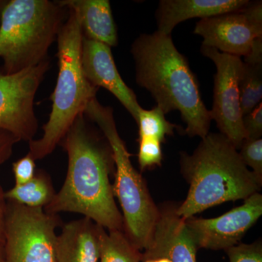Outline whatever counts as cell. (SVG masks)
Wrapping results in <instances>:
<instances>
[{"mask_svg":"<svg viewBox=\"0 0 262 262\" xmlns=\"http://www.w3.org/2000/svg\"><path fill=\"white\" fill-rule=\"evenodd\" d=\"M177 206L176 203H167L160 207L152 239L143 251L142 259L165 257L171 262H196L195 239L185 220L177 214Z\"/></svg>","mask_w":262,"mask_h":262,"instance_id":"obj_13","label":"cell"},{"mask_svg":"<svg viewBox=\"0 0 262 262\" xmlns=\"http://www.w3.org/2000/svg\"><path fill=\"white\" fill-rule=\"evenodd\" d=\"M229 262H262L261 239L251 244H239L225 250Z\"/></svg>","mask_w":262,"mask_h":262,"instance_id":"obj_23","label":"cell"},{"mask_svg":"<svg viewBox=\"0 0 262 262\" xmlns=\"http://www.w3.org/2000/svg\"><path fill=\"white\" fill-rule=\"evenodd\" d=\"M67 10L68 17L56 39L58 74L51 97V113L42 127V136L29 142V154L35 160L43 159L56 149L99 89L84 77L80 60L83 35L80 19L73 10Z\"/></svg>","mask_w":262,"mask_h":262,"instance_id":"obj_4","label":"cell"},{"mask_svg":"<svg viewBox=\"0 0 262 262\" xmlns=\"http://www.w3.org/2000/svg\"><path fill=\"white\" fill-rule=\"evenodd\" d=\"M262 215V195L254 193L236 207L217 218L185 220L198 248L225 250L237 245Z\"/></svg>","mask_w":262,"mask_h":262,"instance_id":"obj_11","label":"cell"},{"mask_svg":"<svg viewBox=\"0 0 262 262\" xmlns=\"http://www.w3.org/2000/svg\"><path fill=\"white\" fill-rule=\"evenodd\" d=\"M141 262H171L168 258L165 257H153L144 258Z\"/></svg>","mask_w":262,"mask_h":262,"instance_id":"obj_28","label":"cell"},{"mask_svg":"<svg viewBox=\"0 0 262 262\" xmlns=\"http://www.w3.org/2000/svg\"><path fill=\"white\" fill-rule=\"evenodd\" d=\"M243 124L246 139H261L262 135V103L251 113L243 117Z\"/></svg>","mask_w":262,"mask_h":262,"instance_id":"obj_25","label":"cell"},{"mask_svg":"<svg viewBox=\"0 0 262 262\" xmlns=\"http://www.w3.org/2000/svg\"><path fill=\"white\" fill-rule=\"evenodd\" d=\"M238 89L241 111L244 116L261 103L262 37L254 41L249 53L244 56Z\"/></svg>","mask_w":262,"mask_h":262,"instance_id":"obj_17","label":"cell"},{"mask_svg":"<svg viewBox=\"0 0 262 262\" xmlns=\"http://www.w3.org/2000/svg\"><path fill=\"white\" fill-rule=\"evenodd\" d=\"M8 1H3V0H0V17H1V13L3 12V8L5 6V5L7 4Z\"/></svg>","mask_w":262,"mask_h":262,"instance_id":"obj_29","label":"cell"},{"mask_svg":"<svg viewBox=\"0 0 262 262\" xmlns=\"http://www.w3.org/2000/svg\"><path fill=\"white\" fill-rule=\"evenodd\" d=\"M58 215L7 201L3 262H56Z\"/></svg>","mask_w":262,"mask_h":262,"instance_id":"obj_7","label":"cell"},{"mask_svg":"<svg viewBox=\"0 0 262 262\" xmlns=\"http://www.w3.org/2000/svg\"><path fill=\"white\" fill-rule=\"evenodd\" d=\"M111 48L103 43L82 38L80 60L84 77L95 87L110 91L137 122L142 107L135 93L119 73Z\"/></svg>","mask_w":262,"mask_h":262,"instance_id":"obj_12","label":"cell"},{"mask_svg":"<svg viewBox=\"0 0 262 262\" xmlns=\"http://www.w3.org/2000/svg\"><path fill=\"white\" fill-rule=\"evenodd\" d=\"M56 193L51 177L44 170H39L29 182L15 184L5 192V196L7 201L32 208H44L51 203Z\"/></svg>","mask_w":262,"mask_h":262,"instance_id":"obj_18","label":"cell"},{"mask_svg":"<svg viewBox=\"0 0 262 262\" xmlns=\"http://www.w3.org/2000/svg\"><path fill=\"white\" fill-rule=\"evenodd\" d=\"M50 60L13 75L0 73V129L8 131L20 141L34 139L38 120L34 98L46 72Z\"/></svg>","mask_w":262,"mask_h":262,"instance_id":"obj_8","label":"cell"},{"mask_svg":"<svg viewBox=\"0 0 262 262\" xmlns=\"http://www.w3.org/2000/svg\"><path fill=\"white\" fill-rule=\"evenodd\" d=\"M7 200L0 184V247L4 246L6 232Z\"/></svg>","mask_w":262,"mask_h":262,"instance_id":"obj_27","label":"cell"},{"mask_svg":"<svg viewBox=\"0 0 262 262\" xmlns=\"http://www.w3.org/2000/svg\"><path fill=\"white\" fill-rule=\"evenodd\" d=\"M0 262H3V247H0Z\"/></svg>","mask_w":262,"mask_h":262,"instance_id":"obj_30","label":"cell"},{"mask_svg":"<svg viewBox=\"0 0 262 262\" xmlns=\"http://www.w3.org/2000/svg\"><path fill=\"white\" fill-rule=\"evenodd\" d=\"M139 144L138 160L141 170L161 166L163 161L162 144L155 139H138Z\"/></svg>","mask_w":262,"mask_h":262,"instance_id":"obj_22","label":"cell"},{"mask_svg":"<svg viewBox=\"0 0 262 262\" xmlns=\"http://www.w3.org/2000/svg\"><path fill=\"white\" fill-rule=\"evenodd\" d=\"M239 149L241 160L262 184V139H246Z\"/></svg>","mask_w":262,"mask_h":262,"instance_id":"obj_21","label":"cell"},{"mask_svg":"<svg viewBox=\"0 0 262 262\" xmlns=\"http://www.w3.org/2000/svg\"><path fill=\"white\" fill-rule=\"evenodd\" d=\"M84 115L97 125L113 151L115 168L113 189L121 206L123 232L136 248L145 251L152 239L159 208L150 195L144 179L131 163L132 155L117 131L113 108L103 106L95 98L88 104Z\"/></svg>","mask_w":262,"mask_h":262,"instance_id":"obj_5","label":"cell"},{"mask_svg":"<svg viewBox=\"0 0 262 262\" xmlns=\"http://www.w3.org/2000/svg\"><path fill=\"white\" fill-rule=\"evenodd\" d=\"M57 3L72 10L80 19L82 35L87 39L115 47L118 44L116 24L108 0H62Z\"/></svg>","mask_w":262,"mask_h":262,"instance_id":"obj_16","label":"cell"},{"mask_svg":"<svg viewBox=\"0 0 262 262\" xmlns=\"http://www.w3.org/2000/svg\"><path fill=\"white\" fill-rule=\"evenodd\" d=\"M136 82L149 91L165 115L178 110L187 127L184 134L201 139L209 134L211 117L203 102L199 83L171 35L158 31L142 34L131 46Z\"/></svg>","mask_w":262,"mask_h":262,"instance_id":"obj_2","label":"cell"},{"mask_svg":"<svg viewBox=\"0 0 262 262\" xmlns=\"http://www.w3.org/2000/svg\"><path fill=\"white\" fill-rule=\"evenodd\" d=\"M203 56L210 58L216 67L213 83L211 120H214L220 134L238 150L246 134L243 124L238 89L241 57L221 53L215 48L202 46Z\"/></svg>","mask_w":262,"mask_h":262,"instance_id":"obj_9","label":"cell"},{"mask_svg":"<svg viewBox=\"0 0 262 262\" xmlns=\"http://www.w3.org/2000/svg\"><path fill=\"white\" fill-rule=\"evenodd\" d=\"M101 227L98 262H141L142 252L134 246L123 230Z\"/></svg>","mask_w":262,"mask_h":262,"instance_id":"obj_19","label":"cell"},{"mask_svg":"<svg viewBox=\"0 0 262 262\" xmlns=\"http://www.w3.org/2000/svg\"><path fill=\"white\" fill-rule=\"evenodd\" d=\"M65 10L56 1H8L0 17L5 74L18 73L48 58L49 48L64 23Z\"/></svg>","mask_w":262,"mask_h":262,"instance_id":"obj_6","label":"cell"},{"mask_svg":"<svg viewBox=\"0 0 262 262\" xmlns=\"http://www.w3.org/2000/svg\"><path fill=\"white\" fill-rule=\"evenodd\" d=\"M68 155V170L59 192L45 211L79 213L106 230H123V219L115 201L110 174L113 153L101 131L83 114L76 119L60 142Z\"/></svg>","mask_w":262,"mask_h":262,"instance_id":"obj_1","label":"cell"},{"mask_svg":"<svg viewBox=\"0 0 262 262\" xmlns=\"http://www.w3.org/2000/svg\"><path fill=\"white\" fill-rule=\"evenodd\" d=\"M194 33L203 37L202 46L241 58L246 56L254 41L262 37L261 1H251L244 9L201 19Z\"/></svg>","mask_w":262,"mask_h":262,"instance_id":"obj_10","label":"cell"},{"mask_svg":"<svg viewBox=\"0 0 262 262\" xmlns=\"http://www.w3.org/2000/svg\"><path fill=\"white\" fill-rule=\"evenodd\" d=\"M136 123L139 125V139H155L161 144L165 142L167 136L173 135L174 129L178 127L166 120L165 113L157 105L149 110L141 108Z\"/></svg>","mask_w":262,"mask_h":262,"instance_id":"obj_20","label":"cell"},{"mask_svg":"<svg viewBox=\"0 0 262 262\" xmlns=\"http://www.w3.org/2000/svg\"><path fill=\"white\" fill-rule=\"evenodd\" d=\"M36 160L29 153L13 163L15 184H23L34 178L36 172Z\"/></svg>","mask_w":262,"mask_h":262,"instance_id":"obj_24","label":"cell"},{"mask_svg":"<svg viewBox=\"0 0 262 262\" xmlns=\"http://www.w3.org/2000/svg\"><path fill=\"white\" fill-rule=\"evenodd\" d=\"M100 228L86 217L63 225L57 235L56 262H98Z\"/></svg>","mask_w":262,"mask_h":262,"instance_id":"obj_15","label":"cell"},{"mask_svg":"<svg viewBox=\"0 0 262 262\" xmlns=\"http://www.w3.org/2000/svg\"><path fill=\"white\" fill-rule=\"evenodd\" d=\"M249 0H161L155 17L158 32L171 35L178 24L188 19L211 18L244 9Z\"/></svg>","mask_w":262,"mask_h":262,"instance_id":"obj_14","label":"cell"},{"mask_svg":"<svg viewBox=\"0 0 262 262\" xmlns=\"http://www.w3.org/2000/svg\"><path fill=\"white\" fill-rule=\"evenodd\" d=\"M180 165L189 184L187 198L177 209L184 220L222 203L246 200L262 185L222 134H208L192 155L181 153Z\"/></svg>","mask_w":262,"mask_h":262,"instance_id":"obj_3","label":"cell"},{"mask_svg":"<svg viewBox=\"0 0 262 262\" xmlns=\"http://www.w3.org/2000/svg\"><path fill=\"white\" fill-rule=\"evenodd\" d=\"M20 140L8 131L0 129V165L10 159L13 148Z\"/></svg>","mask_w":262,"mask_h":262,"instance_id":"obj_26","label":"cell"}]
</instances>
